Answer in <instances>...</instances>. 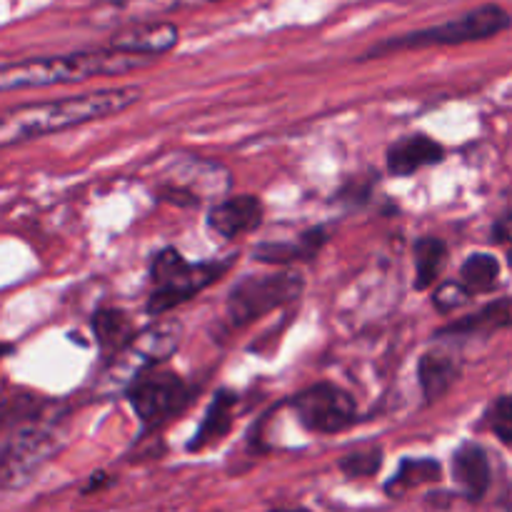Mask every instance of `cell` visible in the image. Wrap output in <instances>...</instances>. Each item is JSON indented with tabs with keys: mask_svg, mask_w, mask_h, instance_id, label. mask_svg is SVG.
I'll list each match as a JSON object with an SVG mask.
<instances>
[{
	"mask_svg": "<svg viewBox=\"0 0 512 512\" xmlns=\"http://www.w3.org/2000/svg\"><path fill=\"white\" fill-rule=\"evenodd\" d=\"M140 95H143L140 88L130 85V88L95 90V93L75 95V98L8 110L0 120V145L8 148V145L25 143V140L43 138V135L58 133V130L90 123V120L108 118V115L130 108Z\"/></svg>",
	"mask_w": 512,
	"mask_h": 512,
	"instance_id": "cell-1",
	"label": "cell"
},
{
	"mask_svg": "<svg viewBox=\"0 0 512 512\" xmlns=\"http://www.w3.org/2000/svg\"><path fill=\"white\" fill-rule=\"evenodd\" d=\"M153 58L123 53V50H88V53L55 55V58H35L10 63L0 70V88L25 90L48 88V85L83 83L98 75H120L128 70L145 68Z\"/></svg>",
	"mask_w": 512,
	"mask_h": 512,
	"instance_id": "cell-2",
	"label": "cell"
},
{
	"mask_svg": "<svg viewBox=\"0 0 512 512\" xmlns=\"http://www.w3.org/2000/svg\"><path fill=\"white\" fill-rule=\"evenodd\" d=\"M512 25V15L503 5L485 3L478 8L468 10V13L458 15L453 20L433 25V28L415 30V33L400 35V38H390L385 43H378L368 53V58H378V55L395 53V50H413V48H430V45H463L475 43V40H488L493 35H500Z\"/></svg>",
	"mask_w": 512,
	"mask_h": 512,
	"instance_id": "cell-3",
	"label": "cell"
},
{
	"mask_svg": "<svg viewBox=\"0 0 512 512\" xmlns=\"http://www.w3.org/2000/svg\"><path fill=\"white\" fill-rule=\"evenodd\" d=\"M228 270V263H188L178 250L168 248L153 260L155 290L148 300L150 315H163L213 285Z\"/></svg>",
	"mask_w": 512,
	"mask_h": 512,
	"instance_id": "cell-4",
	"label": "cell"
},
{
	"mask_svg": "<svg viewBox=\"0 0 512 512\" xmlns=\"http://www.w3.org/2000/svg\"><path fill=\"white\" fill-rule=\"evenodd\" d=\"M303 290V278L290 270L268 275H248L228 295V315L235 325H248L260 315L295 300Z\"/></svg>",
	"mask_w": 512,
	"mask_h": 512,
	"instance_id": "cell-5",
	"label": "cell"
},
{
	"mask_svg": "<svg viewBox=\"0 0 512 512\" xmlns=\"http://www.w3.org/2000/svg\"><path fill=\"white\" fill-rule=\"evenodd\" d=\"M190 400L193 390L175 373H143L128 385V403L148 428L183 413Z\"/></svg>",
	"mask_w": 512,
	"mask_h": 512,
	"instance_id": "cell-6",
	"label": "cell"
},
{
	"mask_svg": "<svg viewBox=\"0 0 512 512\" xmlns=\"http://www.w3.org/2000/svg\"><path fill=\"white\" fill-rule=\"evenodd\" d=\"M293 408L300 423L320 435L340 433L358 418L353 398L333 383H318L300 390L293 398Z\"/></svg>",
	"mask_w": 512,
	"mask_h": 512,
	"instance_id": "cell-7",
	"label": "cell"
},
{
	"mask_svg": "<svg viewBox=\"0 0 512 512\" xmlns=\"http://www.w3.org/2000/svg\"><path fill=\"white\" fill-rule=\"evenodd\" d=\"M58 448V438L45 425H23L15 430L3 448V483L5 488L18 485L25 475L33 473L50 453Z\"/></svg>",
	"mask_w": 512,
	"mask_h": 512,
	"instance_id": "cell-8",
	"label": "cell"
},
{
	"mask_svg": "<svg viewBox=\"0 0 512 512\" xmlns=\"http://www.w3.org/2000/svg\"><path fill=\"white\" fill-rule=\"evenodd\" d=\"M175 348H178V333L173 325H158V328L145 330L130 340L128 348L115 355L113 373L123 375L125 383L130 385L138 375L145 373V368L170 358Z\"/></svg>",
	"mask_w": 512,
	"mask_h": 512,
	"instance_id": "cell-9",
	"label": "cell"
},
{
	"mask_svg": "<svg viewBox=\"0 0 512 512\" xmlns=\"http://www.w3.org/2000/svg\"><path fill=\"white\" fill-rule=\"evenodd\" d=\"M260 223H263V203L255 195H238V198L223 200L208 215L210 230L225 240L253 233Z\"/></svg>",
	"mask_w": 512,
	"mask_h": 512,
	"instance_id": "cell-10",
	"label": "cell"
},
{
	"mask_svg": "<svg viewBox=\"0 0 512 512\" xmlns=\"http://www.w3.org/2000/svg\"><path fill=\"white\" fill-rule=\"evenodd\" d=\"M175 43H178V28L173 23H140L115 33L110 48L145 55V58H158V55L173 50Z\"/></svg>",
	"mask_w": 512,
	"mask_h": 512,
	"instance_id": "cell-11",
	"label": "cell"
},
{
	"mask_svg": "<svg viewBox=\"0 0 512 512\" xmlns=\"http://www.w3.org/2000/svg\"><path fill=\"white\" fill-rule=\"evenodd\" d=\"M453 478L468 500H480L490 488L488 453L480 445L465 443L453 455Z\"/></svg>",
	"mask_w": 512,
	"mask_h": 512,
	"instance_id": "cell-12",
	"label": "cell"
},
{
	"mask_svg": "<svg viewBox=\"0 0 512 512\" xmlns=\"http://www.w3.org/2000/svg\"><path fill=\"white\" fill-rule=\"evenodd\" d=\"M443 160V148L428 135H408L388 150V170L393 175H413L425 165Z\"/></svg>",
	"mask_w": 512,
	"mask_h": 512,
	"instance_id": "cell-13",
	"label": "cell"
},
{
	"mask_svg": "<svg viewBox=\"0 0 512 512\" xmlns=\"http://www.w3.org/2000/svg\"><path fill=\"white\" fill-rule=\"evenodd\" d=\"M93 333L108 360H113L120 350L128 348L130 340L135 338L133 323L120 310H98L93 318Z\"/></svg>",
	"mask_w": 512,
	"mask_h": 512,
	"instance_id": "cell-14",
	"label": "cell"
},
{
	"mask_svg": "<svg viewBox=\"0 0 512 512\" xmlns=\"http://www.w3.org/2000/svg\"><path fill=\"white\" fill-rule=\"evenodd\" d=\"M418 375L420 385H423L425 400L433 403V400L443 398V395L453 388L455 380H458L460 375V365L458 360H453L445 353H428L420 360Z\"/></svg>",
	"mask_w": 512,
	"mask_h": 512,
	"instance_id": "cell-15",
	"label": "cell"
},
{
	"mask_svg": "<svg viewBox=\"0 0 512 512\" xmlns=\"http://www.w3.org/2000/svg\"><path fill=\"white\" fill-rule=\"evenodd\" d=\"M233 403V395L218 393V398L213 400V405H210L208 413H205L203 425L198 428L195 438L190 440L188 448L193 450V453L195 450L210 448V445L218 443V440H223L225 435H228L230 423H233Z\"/></svg>",
	"mask_w": 512,
	"mask_h": 512,
	"instance_id": "cell-16",
	"label": "cell"
},
{
	"mask_svg": "<svg viewBox=\"0 0 512 512\" xmlns=\"http://www.w3.org/2000/svg\"><path fill=\"white\" fill-rule=\"evenodd\" d=\"M448 248L440 238H423L415 245V288L428 290L443 273Z\"/></svg>",
	"mask_w": 512,
	"mask_h": 512,
	"instance_id": "cell-17",
	"label": "cell"
},
{
	"mask_svg": "<svg viewBox=\"0 0 512 512\" xmlns=\"http://www.w3.org/2000/svg\"><path fill=\"white\" fill-rule=\"evenodd\" d=\"M440 480V465L435 460H405L395 478L385 485L390 498H403L408 490L418 488L425 483H438Z\"/></svg>",
	"mask_w": 512,
	"mask_h": 512,
	"instance_id": "cell-18",
	"label": "cell"
},
{
	"mask_svg": "<svg viewBox=\"0 0 512 512\" xmlns=\"http://www.w3.org/2000/svg\"><path fill=\"white\" fill-rule=\"evenodd\" d=\"M500 275V263L495 255L490 253H475L465 260L463 265V285L470 293H485V290L495 288Z\"/></svg>",
	"mask_w": 512,
	"mask_h": 512,
	"instance_id": "cell-19",
	"label": "cell"
},
{
	"mask_svg": "<svg viewBox=\"0 0 512 512\" xmlns=\"http://www.w3.org/2000/svg\"><path fill=\"white\" fill-rule=\"evenodd\" d=\"M512 320V308L510 303H493L488 308H483L480 313L470 315V318L453 323L450 328L443 330V335L448 333H478V330H493L503 328Z\"/></svg>",
	"mask_w": 512,
	"mask_h": 512,
	"instance_id": "cell-20",
	"label": "cell"
},
{
	"mask_svg": "<svg viewBox=\"0 0 512 512\" xmlns=\"http://www.w3.org/2000/svg\"><path fill=\"white\" fill-rule=\"evenodd\" d=\"M320 243H323V230H313V233L303 235V243L300 245H288V243L258 245V248H255V258L265 260V263H288V260L303 258V255L313 253Z\"/></svg>",
	"mask_w": 512,
	"mask_h": 512,
	"instance_id": "cell-21",
	"label": "cell"
},
{
	"mask_svg": "<svg viewBox=\"0 0 512 512\" xmlns=\"http://www.w3.org/2000/svg\"><path fill=\"white\" fill-rule=\"evenodd\" d=\"M338 465L348 478H370V475L378 473L380 465H383V450H355V453L345 455Z\"/></svg>",
	"mask_w": 512,
	"mask_h": 512,
	"instance_id": "cell-22",
	"label": "cell"
},
{
	"mask_svg": "<svg viewBox=\"0 0 512 512\" xmlns=\"http://www.w3.org/2000/svg\"><path fill=\"white\" fill-rule=\"evenodd\" d=\"M468 298H470V290L465 288V285L445 283L435 290L433 300H435V305L443 310V313H450V310H455V308H460V305L468 303Z\"/></svg>",
	"mask_w": 512,
	"mask_h": 512,
	"instance_id": "cell-23",
	"label": "cell"
},
{
	"mask_svg": "<svg viewBox=\"0 0 512 512\" xmlns=\"http://www.w3.org/2000/svg\"><path fill=\"white\" fill-rule=\"evenodd\" d=\"M490 420H493L495 433L503 440H508V443H512V395H505V398H500L498 403L493 405Z\"/></svg>",
	"mask_w": 512,
	"mask_h": 512,
	"instance_id": "cell-24",
	"label": "cell"
},
{
	"mask_svg": "<svg viewBox=\"0 0 512 512\" xmlns=\"http://www.w3.org/2000/svg\"><path fill=\"white\" fill-rule=\"evenodd\" d=\"M495 240H500V243H512V213L495 223Z\"/></svg>",
	"mask_w": 512,
	"mask_h": 512,
	"instance_id": "cell-25",
	"label": "cell"
},
{
	"mask_svg": "<svg viewBox=\"0 0 512 512\" xmlns=\"http://www.w3.org/2000/svg\"><path fill=\"white\" fill-rule=\"evenodd\" d=\"M210 3H220V0H210Z\"/></svg>",
	"mask_w": 512,
	"mask_h": 512,
	"instance_id": "cell-26",
	"label": "cell"
},
{
	"mask_svg": "<svg viewBox=\"0 0 512 512\" xmlns=\"http://www.w3.org/2000/svg\"><path fill=\"white\" fill-rule=\"evenodd\" d=\"M510 263H512V253H510Z\"/></svg>",
	"mask_w": 512,
	"mask_h": 512,
	"instance_id": "cell-27",
	"label": "cell"
}]
</instances>
